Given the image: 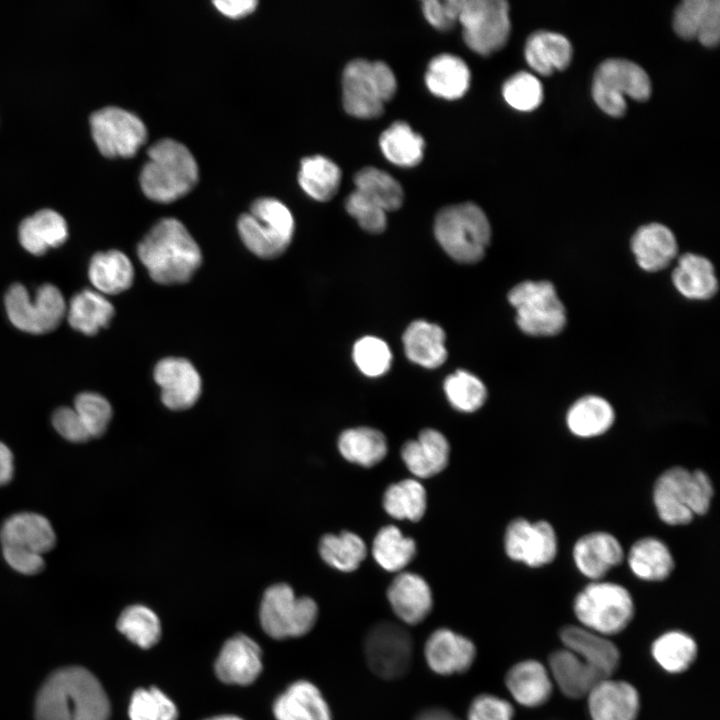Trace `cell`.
<instances>
[{"label": "cell", "mask_w": 720, "mask_h": 720, "mask_svg": "<svg viewBox=\"0 0 720 720\" xmlns=\"http://www.w3.org/2000/svg\"><path fill=\"white\" fill-rule=\"evenodd\" d=\"M109 716L110 702L101 683L79 666L51 673L35 701L36 720H108Z\"/></svg>", "instance_id": "1"}, {"label": "cell", "mask_w": 720, "mask_h": 720, "mask_svg": "<svg viewBox=\"0 0 720 720\" xmlns=\"http://www.w3.org/2000/svg\"><path fill=\"white\" fill-rule=\"evenodd\" d=\"M141 263L158 284L188 282L202 263L201 249L185 225L176 218L159 220L137 247Z\"/></svg>", "instance_id": "2"}, {"label": "cell", "mask_w": 720, "mask_h": 720, "mask_svg": "<svg viewBox=\"0 0 720 720\" xmlns=\"http://www.w3.org/2000/svg\"><path fill=\"white\" fill-rule=\"evenodd\" d=\"M147 155L139 180L149 199L170 203L186 195L197 184L198 165L184 144L164 138L150 146Z\"/></svg>", "instance_id": "3"}, {"label": "cell", "mask_w": 720, "mask_h": 720, "mask_svg": "<svg viewBox=\"0 0 720 720\" xmlns=\"http://www.w3.org/2000/svg\"><path fill=\"white\" fill-rule=\"evenodd\" d=\"M714 495L706 472L673 466L663 471L653 486V503L660 520L670 526L689 524L705 515Z\"/></svg>", "instance_id": "4"}, {"label": "cell", "mask_w": 720, "mask_h": 720, "mask_svg": "<svg viewBox=\"0 0 720 720\" xmlns=\"http://www.w3.org/2000/svg\"><path fill=\"white\" fill-rule=\"evenodd\" d=\"M435 237L443 250L461 263H476L485 254L491 227L484 211L471 202L442 208L434 221Z\"/></svg>", "instance_id": "5"}, {"label": "cell", "mask_w": 720, "mask_h": 720, "mask_svg": "<svg viewBox=\"0 0 720 720\" xmlns=\"http://www.w3.org/2000/svg\"><path fill=\"white\" fill-rule=\"evenodd\" d=\"M573 612L580 626L611 638L632 622L635 603L630 591L610 581H591L573 600Z\"/></svg>", "instance_id": "6"}, {"label": "cell", "mask_w": 720, "mask_h": 720, "mask_svg": "<svg viewBox=\"0 0 720 720\" xmlns=\"http://www.w3.org/2000/svg\"><path fill=\"white\" fill-rule=\"evenodd\" d=\"M396 89V77L382 61L354 59L343 70V107L353 117L371 119L380 116L384 104L392 99Z\"/></svg>", "instance_id": "7"}, {"label": "cell", "mask_w": 720, "mask_h": 720, "mask_svg": "<svg viewBox=\"0 0 720 720\" xmlns=\"http://www.w3.org/2000/svg\"><path fill=\"white\" fill-rule=\"evenodd\" d=\"M237 228L248 250L260 258L274 259L290 245L295 223L284 203L272 197H263L255 200L250 211L239 217Z\"/></svg>", "instance_id": "8"}, {"label": "cell", "mask_w": 720, "mask_h": 720, "mask_svg": "<svg viewBox=\"0 0 720 720\" xmlns=\"http://www.w3.org/2000/svg\"><path fill=\"white\" fill-rule=\"evenodd\" d=\"M508 300L516 310L518 327L531 336H554L566 325V310L549 281H524L514 286Z\"/></svg>", "instance_id": "9"}, {"label": "cell", "mask_w": 720, "mask_h": 720, "mask_svg": "<svg viewBox=\"0 0 720 720\" xmlns=\"http://www.w3.org/2000/svg\"><path fill=\"white\" fill-rule=\"evenodd\" d=\"M651 82L645 70L625 59H607L595 71L592 97L596 105L612 117L626 111L625 97L645 101L651 95Z\"/></svg>", "instance_id": "10"}, {"label": "cell", "mask_w": 720, "mask_h": 720, "mask_svg": "<svg viewBox=\"0 0 720 720\" xmlns=\"http://www.w3.org/2000/svg\"><path fill=\"white\" fill-rule=\"evenodd\" d=\"M318 616V607L309 597H297L287 584L269 587L262 598L259 617L263 630L284 639L308 633Z\"/></svg>", "instance_id": "11"}, {"label": "cell", "mask_w": 720, "mask_h": 720, "mask_svg": "<svg viewBox=\"0 0 720 720\" xmlns=\"http://www.w3.org/2000/svg\"><path fill=\"white\" fill-rule=\"evenodd\" d=\"M458 23L466 45L480 55H491L505 46L511 23L509 5L503 0H462Z\"/></svg>", "instance_id": "12"}, {"label": "cell", "mask_w": 720, "mask_h": 720, "mask_svg": "<svg viewBox=\"0 0 720 720\" xmlns=\"http://www.w3.org/2000/svg\"><path fill=\"white\" fill-rule=\"evenodd\" d=\"M5 307L16 328L33 334L54 330L67 309L62 293L52 284L40 286L32 300L23 285L14 284L5 295Z\"/></svg>", "instance_id": "13"}, {"label": "cell", "mask_w": 720, "mask_h": 720, "mask_svg": "<svg viewBox=\"0 0 720 720\" xmlns=\"http://www.w3.org/2000/svg\"><path fill=\"white\" fill-rule=\"evenodd\" d=\"M364 655L370 670L378 677L393 680L404 676L413 658L409 632L390 621L376 623L364 640Z\"/></svg>", "instance_id": "14"}, {"label": "cell", "mask_w": 720, "mask_h": 720, "mask_svg": "<svg viewBox=\"0 0 720 720\" xmlns=\"http://www.w3.org/2000/svg\"><path fill=\"white\" fill-rule=\"evenodd\" d=\"M93 140L102 155L132 157L147 139V129L135 114L115 106L95 111L90 117Z\"/></svg>", "instance_id": "15"}, {"label": "cell", "mask_w": 720, "mask_h": 720, "mask_svg": "<svg viewBox=\"0 0 720 720\" xmlns=\"http://www.w3.org/2000/svg\"><path fill=\"white\" fill-rule=\"evenodd\" d=\"M504 549L511 560L539 568L554 561L558 552L557 535L545 520L530 522L519 517L506 528Z\"/></svg>", "instance_id": "16"}, {"label": "cell", "mask_w": 720, "mask_h": 720, "mask_svg": "<svg viewBox=\"0 0 720 720\" xmlns=\"http://www.w3.org/2000/svg\"><path fill=\"white\" fill-rule=\"evenodd\" d=\"M154 380L161 389L163 404L175 411L191 408L202 390L200 374L194 365L181 357H166L154 367Z\"/></svg>", "instance_id": "17"}, {"label": "cell", "mask_w": 720, "mask_h": 720, "mask_svg": "<svg viewBox=\"0 0 720 720\" xmlns=\"http://www.w3.org/2000/svg\"><path fill=\"white\" fill-rule=\"evenodd\" d=\"M585 699L591 720H637L641 710L638 689L613 676L598 681Z\"/></svg>", "instance_id": "18"}, {"label": "cell", "mask_w": 720, "mask_h": 720, "mask_svg": "<svg viewBox=\"0 0 720 720\" xmlns=\"http://www.w3.org/2000/svg\"><path fill=\"white\" fill-rule=\"evenodd\" d=\"M559 638L566 648L595 670L601 678L612 677L620 666L621 653L611 638L578 625H565Z\"/></svg>", "instance_id": "19"}, {"label": "cell", "mask_w": 720, "mask_h": 720, "mask_svg": "<svg viewBox=\"0 0 720 720\" xmlns=\"http://www.w3.org/2000/svg\"><path fill=\"white\" fill-rule=\"evenodd\" d=\"M572 557L578 571L591 581L602 580L625 557L620 541L611 533L594 531L574 544Z\"/></svg>", "instance_id": "20"}, {"label": "cell", "mask_w": 720, "mask_h": 720, "mask_svg": "<svg viewBox=\"0 0 720 720\" xmlns=\"http://www.w3.org/2000/svg\"><path fill=\"white\" fill-rule=\"evenodd\" d=\"M424 655L431 670L447 676L467 671L476 657V648L465 636L441 628L428 637Z\"/></svg>", "instance_id": "21"}, {"label": "cell", "mask_w": 720, "mask_h": 720, "mask_svg": "<svg viewBox=\"0 0 720 720\" xmlns=\"http://www.w3.org/2000/svg\"><path fill=\"white\" fill-rule=\"evenodd\" d=\"M261 670L260 647L243 634L225 642L215 663L216 675L227 684L248 685L256 680Z\"/></svg>", "instance_id": "22"}, {"label": "cell", "mask_w": 720, "mask_h": 720, "mask_svg": "<svg viewBox=\"0 0 720 720\" xmlns=\"http://www.w3.org/2000/svg\"><path fill=\"white\" fill-rule=\"evenodd\" d=\"M673 28L686 40L697 39L712 48L720 39V2L718 0H685L674 12Z\"/></svg>", "instance_id": "23"}, {"label": "cell", "mask_w": 720, "mask_h": 720, "mask_svg": "<svg viewBox=\"0 0 720 720\" xmlns=\"http://www.w3.org/2000/svg\"><path fill=\"white\" fill-rule=\"evenodd\" d=\"M505 685L514 701L526 708L545 705L555 689L547 665L536 659L511 666L505 675Z\"/></svg>", "instance_id": "24"}, {"label": "cell", "mask_w": 720, "mask_h": 720, "mask_svg": "<svg viewBox=\"0 0 720 720\" xmlns=\"http://www.w3.org/2000/svg\"><path fill=\"white\" fill-rule=\"evenodd\" d=\"M387 598L396 616L406 624L416 625L431 612L432 591L418 574L402 572L391 582Z\"/></svg>", "instance_id": "25"}, {"label": "cell", "mask_w": 720, "mask_h": 720, "mask_svg": "<svg viewBox=\"0 0 720 720\" xmlns=\"http://www.w3.org/2000/svg\"><path fill=\"white\" fill-rule=\"evenodd\" d=\"M450 446L438 430H422L418 438L407 441L401 449V458L416 477L426 479L442 472L449 461Z\"/></svg>", "instance_id": "26"}, {"label": "cell", "mask_w": 720, "mask_h": 720, "mask_svg": "<svg viewBox=\"0 0 720 720\" xmlns=\"http://www.w3.org/2000/svg\"><path fill=\"white\" fill-rule=\"evenodd\" d=\"M0 541L2 546L19 547L44 555L54 547L56 534L50 521L43 515L21 512L3 522Z\"/></svg>", "instance_id": "27"}, {"label": "cell", "mask_w": 720, "mask_h": 720, "mask_svg": "<svg viewBox=\"0 0 720 720\" xmlns=\"http://www.w3.org/2000/svg\"><path fill=\"white\" fill-rule=\"evenodd\" d=\"M547 668L554 688L573 700L586 698L594 685L604 679L566 648L555 650L549 655Z\"/></svg>", "instance_id": "28"}, {"label": "cell", "mask_w": 720, "mask_h": 720, "mask_svg": "<svg viewBox=\"0 0 720 720\" xmlns=\"http://www.w3.org/2000/svg\"><path fill=\"white\" fill-rule=\"evenodd\" d=\"M631 249L638 265L645 271L666 268L676 257L678 246L673 232L663 224L650 223L634 233Z\"/></svg>", "instance_id": "29"}, {"label": "cell", "mask_w": 720, "mask_h": 720, "mask_svg": "<svg viewBox=\"0 0 720 720\" xmlns=\"http://www.w3.org/2000/svg\"><path fill=\"white\" fill-rule=\"evenodd\" d=\"M573 49L568 38L551 31L532 33L524 47V57L529 67L539 75L549 76L566 69L572 59Z\"/></svg>", "instance_id": "30"}, {"label": "cell", "mask_w": 720, "mask_h": 720, "mask_svg": "<svg viewBox=\"0 0 720 720\" xmlns=\"http://www.w3.org/2000/svg\"><path fill=\"white\" fill-rule=\"evenodd\" d=\"M277 720H332L329 707L312 683L294 682L274 702Z\"/></svg>", "instance_id": "31"}, {"label": "cell", "mask_w": 720, "mask_h": 720, "mask_svg": "<svg viewBox=\"0 0 720 720\" xmlns=\"http://www.w3.org/2000/svg\"><path fill=\"white\" fill-rule=\"evenodd\" d=\"M402 340L407 358L422 367L437 368L447 358L445 333L437 324L416 320L407 327Z\"/></svg>", "instance_id": "32"}, {"label": "cell", "mask_w": 720, "mask_h": 720, "mask_svg": "<svg viewBox=\"0 0 720 720\" xmlns=\"http://www.w3.org/2000/svg\"><path fill=\"white\" fill-rule=\"evenodd\" d=\"M632 573L646 582L666 580L675 563L669 547L657 537H643L632 544L627 554Z\"/></svg>", "instance_id": "33"}, {"label": "cell", "mask_w": 720, "mask_h": 720, "mask_svg": "<svg viewBox=\"0 0 720 720\" xmlns=\"http://www.w3.org/2000/svg\"><path fill=\"white\" fill-rule=\"evenodd\" d=\"M68 236L65 219L56 211L43 209L25 218L19 226L22 247L34 255L62 245Z\"/></svg>", "instance_id": "34"}, {"label": "cell", "mask_w": 720, "mask_h": 720, "mask_svg": "<svg viewBox=\"0 0 720 720\" xmlns=\"http://www.w3.org/2000/svg\"><path fill=\"white\" fill-rule=\"evenodd\" d=\"M471 74L467 64L458 56L444 53L428 64L425 83L437 97L455 100L462 97L470 86Z\"/></svg>", "instance_id": "35"}, {"label": "cell", "mask_w": 720, "mask_h": 720, "mask_svg": "<svg viewBox=\"0 0 720 720\" xmlns=\"http://www.w3.org/2000/svg\"><path fill=\"white\" fill-rule=\"evenodd\" d=\"M672 281L683 296L694 300L712 298L718 290L713 264L707 258L692 253L680 256Z\"/></svg>", "instance_id": "36"}, {"label": "cell", "mask_w": 720, "mask_h": 720, "mask_svg": "<svg viewBox=\"0 0 720 720\" xmlns=\"http://www.w3.org/2000/svg\"><path fill=\"white\" fill-rule=\"evenodd\" d=\"M650 654L654 662L666 673L681 674L695 663L698 644L689 633L680 629H671L653 640Z\"/></svg>", "instance_id": "37"}, {"label": "cell", "mask_w": 720, "mask_h": 720, "mask_svg": "<svg viewBox=\"0 0 720 720\" xmlns=\"http://www.w3.org/2000/svg\"><path fill=\"white\" fill-rule=\"evenodd\" d=\"M615 422V411L604 398L587 395L575 401L566 415L569 431L579 438H594L606 433Z\"/></svg>", "instance_id": "38"}, {"label": "cell", "mask_w": 720, "mask_h": 720, "mask_svg": "<svg viewBox=\"0 0 720 720\" xmlns=\"http://www.w3.org/2000/svg\"><path fill=\"white\" fill-rule=\"evenodd\" d=\"M89 278L101 294H118L130 288L134 268L130 259L119 250L96 253L89 265Z\"/></svg>", "instance_id": "39"}, {"label": "cell", "mask_w": 720, "mask_h": 720, "mask_svg": "<svg viewBox=\"0 0 720 720\" xmlns=\"http://www.w3.org/2000/svg\"><path fill=\"white\" fill-rule=\"evenodd\" d=\"M338 450L347 461L368 468L385 458L388 445L381 431L371 427H356L340 434Z\"/></svg>", "instance_id": "40"}, {"label": "cell", "mask_w": 720, "mask_h": 720, "mask_svg": "<svg viewBox=\"0 0 720 720\" xmlns=\"http://www.w3.org/2000/svg\"><path fill=\"white\" fill-rule=\"evenodd\" d=\"M66 313L73 329L85 335H94L110 323L114 307L101 293L83 290L73 296Z\"/></svg>", "instance_id": "41"}, {"label": "cell", "mask_w": 720, "mask_h": 720, "mask_svg": "<svg viewBox=\"0 0 720 720\" xmlns=\"http://www.w3.org/2000/svg\"><path fill=\"white\" fill-rule=\"evenodd\" d=\"M379 146L391 163L401 167H413L423 159L425 141L409 124L396 121L381 133Z\"/></svg>", "instance_id": "42"}, {"label": "cell", "mask_w": 720, "mask_h": 720, "mask_svg": "<svg viewBox=\"0 0 720 720\" xmlns=\"http://www.w3.org/2000/svg\"><path fill=\"white\" fill-rule=\"evenodd\" d=\"M298 182L303 191L317 201H329L337 193L341 170L336 163L322 155L301 160Z\"/></svg>", "instance_id": "43"}, {"label": "cell", "mask_w": 720, "mask_h": 720, "mask_svg": "<svg viewBox=\"0 0 720 720\" xmlns=\"http://www.w3.org/2000/svg\"><path fill=\"white\" fill-rule=\"evenodd\" d=\"M416 550L415 541L394 525L382 527L372 543L375 561L389 572L403 570L414 559Z\"/></svg>", "instance_id": "44"}, {"label": "cell", "mask_w": 720, "mask_h": 720, "mask_svg": "<svg viewBox=\"0 0 720 720\" xmlns=\"http://www.w3.org/2000/svg\"><path fill=\"white\" fill-rule=\"evenodd\" d=\"M426 506V490L416 479H404L390 485L383 496L385 511L398 520L417 522L424 516Z\"/></svg>", "instance_id": "45"}, {"label": "cell", "mask_w": 720, "mask_h": 720, "mask_svg": "<svg viewBox=\"0 0 720 720\" xmlns=\"http://www.w3.org/2000/svg\"><path fill=\"white\" fill-rule=\"evenodd\" d=\"M319 554L329 566L342 571L356 570L367 554L363 539L350 531L326 534L319 543Z\"/></svg>", "instance_id": "46"}, {"label": "cell", "mask_w": 720, "mask_h": 720, "mask_svg": "<svg viewBox=\"0 0 720 720\" xmlns=\"http://www.w3.org/2000/svg\"><path fill=\"white\" fill-rule=\"evenodd\" d=\"M355 190L372 200L386 212L398 210L403 203L401 184L389 173L364 167L354 175Z\"/></svg>", "instance_id": "47"}, {"label": "cell", "mask_w": 720, "mask_h": 720, "mask_svg": "<svg viewBox=\"0 0 720 720\" xmlns=\"http://www.w3.org/2000/svg\"><path fill=\"white\" fill-rule=\"evenodd\" d=\"M117 628L131 642L144 649L155 645L161 635L157 615L143 605L127 607L118 618Z\"/></svg>", "instance_id": "48"}, {"label": "cell", "mask_w": 720, "mask_h": 720, "mask_svg": "<svg viewBox=\"0 0 720 720\" xmlns=\"http://www.w3.org/2000/svg\"><path fill=\"white\" fill-rule=\"evenodd\" d=\"M443 388L449 403L461 412H474L480 409L487 399V389L483 382L465 370H457L448 375Z\"/></svg>", "instance_id": "49"}, {"label": "cell", "mask_w": 720, "mask_h": 720, "mask_svg": "<svg viewBox=\"0 0 720 720\" xmlns=\"http://www.w3.org/2000/svg\"><path fill=\"white\" fill-rule=\"evenodd\" d=\"M506 103L521 112L537 109L544 98L543 86L532 73L520 71L509 77L502 87Z\"/></svg>", "instance_id": "50"}, {"label": "cell", "mask_w": 720, "mask_h": 720, "mask_svg": "<svg viewBox=\"0 0 720 720\" xmlns=\"http://www.w3.org/2000/svg\"><path fill=\"white\" fill-rule=\"evenodd\" d=\"M178 711L172 700L155 687L138 689L129 705L131 720H177Z\"/></svg>", "instance_id": "51"}, {"label": "cell", "mask_w": 720, "mask_h": 720, "mask_svg": "<svg viewBox=\"0 0 720 720\" xmlns=\"http://www.w3.org/2000/svg\"><path fill=\"white\" fill-rule=\"evenodd\" d=\"M353 359L364 375L378 377L390 369L392 353L382 339L365 336L355 343L353 347Z\"/></svg>", "instance_id": "52"}, {"label": "cell", "mask_w": 720, "mask_h": 720, "mask_svg": "<svg viewBox=\"0 0 720 720\" xmlns=\"http://www.w3.org/2000/svg\"><path fill=\"white\" fill-rule=\"evenodd\" d=\"M73 408L91 438L104 434L112 418V408L106 398L98 393L84 392L75 398Z\"/></svg>", "instance_id": "53"}, {"label": "cell", "mask_w": 720, "mask_h": 720, "mask_svg": "<svg viewBox=\"0 0 720 720\" xmlns=\"http://www.w3.org/2000/svg\"><path fill=\"white\" fill-rule=\"evenodd\" d=\"M345 208L366 232L381 233L387 226V212L357 190L348 195Z\"/></svg>", "instance_id": "54"}, {"label": "cell", "mask_w": 720, "mask_h": 720, "mask_svg": "<svg viewBox=\"0 0 720 720\" xmlns=\"http://www.w3.org/2000/svg\"><path fill=\"white\" fill-rule=\"evenodd\" d=\"M513 705L498 696L481 694L471 702L467 720H513Z\"/></svg>", "instance_id": "55"}, {"label": "cell", "mask_w": 720, "mask_h": 720, "mask_svg": "<svg viewBox=\"0 0 720 720\" xmlns=\"http://www.w3.org/2000/svg\"><path fill=\"white\" fill-rule=\"evenodd\" d=\"M462 0H425L422 11L426 20L438 30H449L458 22Z\"/></svg>", "instance_id": "56"}, {"label": "cell", "mask_w": 720, "mask_h": 720, "mask_svg": "<svg viewBox=\"0 0 720 720\" xmlns=\"http://www.w3.org/2000/svg\"><path fill=\"white\" fill-rule=\"evenodd\" d=\"M52 424L58 434L67 441L82 443L91 439L74 408H58L52 415Z\"/></svg>", "instance_id": "57"}, {"label": "cell", "mask_w": 720, "mask_h": 720, "mask_svg": "<svg viewBox=\"0 0 720 720\" xmlns=\"http://www.w3.org/2000/svg\"><path fill=\"white\" fill-rule=\"evenodd\" d=\"M2 554L6 563L21 574H37L45 565L43 555L27 549L2 546Z\"/></svg>", "instance_id": "58"}, {"label": "cell", "mask_w": 720, "mask_h": 720, "mask_svg": "<svg viewBox=\"0 0 720 720\" xmlns=\"http://www.w3.org/2000/svg\"><path fill=\"white\" fill-rule=\"evenodd\" d=\"M213 4L224 15L240 18L252 13L258 2L255 0H215Z\"/></svg>", "instance_id": "59"}, {"label": "cell", "mask_w": 720, "mask_h": 720, "mask_svg": "<svg viewBox=\"0 0 720 720\" xmlns=\"http://www.w3.org/2000/svg\"><path fill=\"white\" fill-rule=\"evenodd\" d=\"M14 474V457L7 445L0 441V486L9 483Z\"/></svg>", "instance_id": "60"}, {"label": "cell", "mask_w": 720, "mask_h": 720, "mask_svg": "<svg viewBox=\"0 0 720 720\" xmlns=\"http://www.w3.org/2000/svg\"><path fill=\"white\" fill-rule=\"evenodd\" d=\"M415 720H460L451 712L442 708H428L420 712Z\"/></svg>", "instance_id": "61"}, {"label": "cell", "mask_w": 720, "mask_h": 720, "mask_svg": "<svg viewBox=\"0 0 720 720\" xmlns=\"http://www.w3.org/2000/svg\"><path fill=\"white\" fill-rule=\"evenodd\" d=\"M206 720H243L242 718L235 715H220Z\"/></svg>", "instance_id": "62"}]
</instances>
